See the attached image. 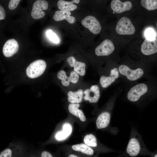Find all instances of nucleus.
Here are the masks:
<instances>
[{
	"mask_svg": "<svg viewBox=\"0 0 157 157\" xmlns=\"http://www.w3.org/2000/svg\"><path fill=\"white\" fill-rule=\"evenodd\" d=\"M47 64L43 60H38L31 63L26 70V75L29 78H34L41 75L45 71Z\"/></svg>",
	"mask_w": 157,
	"mask_h": 157,
	"instance_id": "nucleus-1",
	"label": "nucleus"
},
{
	"mask_svg": "<svg viewBox=\"0 0 157 157\" xmlns=\"http://www.w3.org/2000/svg\"><path fill=\"white\" fill-rule=\"evenodd\" d=\"M115 31L119 35H131L135 33V29L130 19L128 17H123L118 21Z\"/></svg>",
	"mask_w": 157,
	"mask_h": 157,
	"instance_id": "nucleus-2",
	"label": "nucleus"
},
{
	"mask_svg": "<svg viewBox=\"0 0 157 157\" xmlns=\"http://www.w3.org/2000/svg\"><path fill=\"white\" fill-rule=\"evenodd\" d=\"M147 90L148 87L146 84L141 83L137 84L131 88L128 92L127 99L131 102L137 101L147 92Z\"/></svg>",
	"mask_w": 157,
	"mask_h": 157,
	"instance_id": "nucleus-3",
	"label": "nucleus"
},
{
	"mask_svg": "<svg viewBox=\"0 0 157 157\" xmlns=\"http://www.w3.org/2000/svg\"><path fill=\"white\" fill-rule=\"evenodd\" d=\"M119 70L121 74L126 76L128 79L131 81L137 80L144 74V71L141 68L133 70L124 65H120L119 67Z\"/></svg>",
	"mask_w": 157,
	"mask_h": 157,
	"instance_id": "nucleus-4",
	"label": "nucleus"
},
{
	"mask_svg": "<svg viewBox=\"0 0 157 157\" xmlns=\"http://www.w3.org/2000/svg\"><path fill=\"white\" fill-rule=\"evenodd\" d=\"M48 3L46 0H38L34 3L31 12V16L35 19H38L43 17L45 15L43 10L48 9Z\"/></svg>",
	"mask_w": 157,
	"mask_h": 157,
	"instance_id": "nucleus-5",
	"label": "nucleus"
},
{
	"mask_svg": "<svg viewBox=\"0 0 157 157\" xmlns=\"http://www.w3.org/2000/svg\"><path fill=\"white\" fill-rule=\"evenodd\" d=\"M82 25L94 34H98L101 29V25L95 17L88 15L84 18L81 21Z\"/></svg>",
	"mask_w": 157,
	"mask_h": 157,
	"instance_id": "nucleus-6",
	"label": "nucleus"
},
{
	"mask_svg": "<svg viewBox=\"0 0 157 157\" xmlns=\"http://www.w3.org/2000/svg\"><path fill=\"white\" fill-rule=\"evenodd\" d=\"M142 144V142L137 135L132 136L129 139L126 147L127 153L131 157L137 156L140 151Z\"/></svg>",
	"mask_w": 157,
	"mask_h": 157,
	"instance_id": "nucleus-7",
	"label": "nucleus"
},
{
	"mask_svg": "<svg viewBox=\"0 0 157 157\" xmlns=\"http://www.w3.org/2000/svg\"><path fill=\"white\" fill-rule=\"evenodd\" d=\"M57 76L58 78L61 81L62 84L65 87L69 86L70 83H77L79 77V74L74 71H71L68 76L65 72L63 70L58 72Z\"/></svg>",
	"mask_w": 157,
	"mask_h": 157,
	"instance_id": "nucleus-8",
	"label": "nucleus"
},
{
	"mask_svg": "<svg viewBox=\"0 0 157 157\" xmlns=\"http://www.w3.org/2000/svg\"><path fill=\"white\" fill-rule=\"evenodd\" d=\"M114 49L115 46L112 42L106 39L96 47L95 53L98 56H107L112 53Z\"/></svg>",
	"mask_w": 157,
	"mask_h": 157,
	"instance_id": "nucleus-9",
	"label": "nucleus"
},
{
	"mask_svg": "<svg viewBox=\"0 0 157 157\" xmlns=\"http://www.w3.org/2000/svg\"><path fill=\"white\" fill-rule=\"evenodd\" d=\"M83 98L86 101L91 103L97 102L100 98V94L99 88L97 85H92L90 88L83 91Z\"/></svg>",
	"mask_w": 157,
	"mask_h": 157,
	"instance_id": "nucleus-10",
	"label": "nucleus"
},
{
	"mask_svg": "<svg viewBox=\"0 0 157 157\" xmlns=\"http://www.w3.org/2000/svg\"><path fill=\"white\" fill-rule=\"evenodd\" d=\"M26 150L17 146H9L0 152V157H23Z\"/></svg>",
	"mask_w": 157,
	"mask_h": 157,
	"instance_id": "nucleus-11",
	"label": "nucleus"
},
{
	"mask_svg": "<svg viewBox=\"0 0 157 157\" xmlns=\"http://www.w3.org/2000/svg\"><path fill=\"white\" fill-rule=\"evenodd\" d=\"M19 45L17 41L14 39L7 40L3 45V53L6 57L13 56L18 51Z\"/></svg>",
	"mask_w": 157,
	"mask_h": 157,
	"instance_id": "nucleus-12",
	"label": "nucleus"
},
{
	"mask_svg": "<svg viewBox=\"0 0 157 157\" xmlns=\"http://www.w3.org/2000/svg\"><path fill=\"white\" fill-rule=\"evenodd\" d=\"M141 49L142 53L145 55H149L156 53L157 37L152 40L145 39L142 44Z\"/></svg>",
	"mask_w": 157,
	"mask_h": 157,
	"instance_id": "nucleus-13",
	"label": "nucleus"
},
{
	"mask_svg": "<svg viewBox=\"0 0 157 157\" xmlns=\"http://www.w3.org/2000/svg\"><path fill=\"white\" fill-rule=\"evenodd\" d=\"M132 6V3L130 1L122 2L119 0H113L111 3L112 9L117 13H120L130 10Z\"/></svg>",
	"mask_w": 157,
	"mask_h": 157,
	"instance_id": "nucleus-14",
	"label": "nucleus"
},
{
	"mask_svg": "<svg viewBox=\"0 0 157 157\" xmlns=\"http://www.w3.org/2000/svg\"><path fill=\"white\" fill-rule=\"evenodd\" d=\"M69 65L73 68V71L79 75L83 76L85 73L86 65L85 63L77 61L73 56L69 57L67 59Z\"/></svg>",
	"mask_w": 157,
	"mask_h": 157,
	"instance_id": "nucleus-15",
	"label": "nucleus"
},
{
	"mask_svg": "<svg viewBox=\"0 0 157 157\" xmlns=\"http://www.w3.org/2000/svg\"><path fill=\"white\" fill-rule=\"evenodd\" d=\"M119 77L117 69L115 68L111 69L110 75L108 76H101L99 79V82L103 88H106L114 82Z\"/></svg>",
	"mask_w": 157,
	"mask_h": 157,
	"instance_id": "nucleus-16",
	"label": "nucleus"
},
{
	"mask_svg": "<svg viewBox=\"0 0 157 157\" xmlns=\"http://www.w3.org/2000/svg\"><path fill=\"white\" fill-rule=\"evenodd\" d=\"M111 115L110 112L105 111L102 112L98 116L96 120V124L98 129H104L109 124Z\"/></svg>",
	"mask_w": 157,
	"mask_h": 157,
	"instance_id": "nucleus-17",
	"label": "nucleus"
},
{
	"mask_svg": "<svg viewBox=\"0 0 157 157\" xmlns=\"http://www.w3.org/2000/svg\"><path fill=\"white\" fill-rule=\"evenodd\" d=\"M71 13L69 11L58 10L55 12L53 17L57 21L66 20L69 23L72 24L75 22L76 19L74 17L71 16Z\"/></svg>",
	"mask_w": 157,
	"mask_h": 157,
	"instance_id": "nucleus-18",
	"label": "nucleus"
},
{
	"mask_svg": "<svg viewBox=\"0 0 157 157\" xmlns=\"http://www.w3.org/2000/svg\"><path fill=\"white\" fill-rule=\"evenodd\" d=\"M67 100L72 104H79L82 101L84 96L83 91L80 89L73 91H70L67 94Z\"/></svg>",
	"mask_w": 157,
	"mask_h": 157,
	"instance_id": "nucleus-19",
	"label": "nucleus"
},
{
	"mask_svg": "<svg viewBox=\"0 0 157 157\" xmlns=\"http://www.w3.org/2000/svg\"><path fill=\"white\" fill-rule=\"evenodd\" d=\"M80 1L79 0H73L70 1L60 0L58 2L57 6L60 10L69 11H73L77 8V6L74 3L78 4Z\"/></svg>",
	"mask_w": 157,
	"mask_h": 157,
	"instance_id": "nucleus-20",
	"label": "nucleus"
},
{
	"mask_svg": "<svg viewBox=\"0 0 157 157\" xmlns=\"http://www.w3.org/2000/svg\"><path fill=\"white\" fill-rule=\"evenodd\" d=\"M80 105L79 104H70L68 106L69 112L72 115L78 118L82 122H85L86 118L82 110L79 109Z\"/></svg>",
	"mask_w": 157,
	"mask_h": 157,
	"instance_id": "nucleus-21",
	"label": "nucleus"
},
{
	"mask_svg": "<svg viewBox=\"0 0 157 157\" xmlns=\"http://www.w3.org/2000/svg\"><path fill=\"white\" fill-rule=\"evenodd\" d=\"M72 131L71 125L68 123H65L63 126V130L57 133L55 138L58 140H64L71 134Z\"/></svg>",
	"mask_w": 157,
	"mask_h": 157,
	"instance_id": "nucleus-22",
	"label": "nucleus"
},
{
	"mask_svg": "<svg viewBox=\"0 0 157 157\" xmlns=\"http://www.w3.org/2000/svg\"><path fill=\"white\" fill-rule=\"evenodd\" d=\"M73 150L81 152L88 155H92L94 153L93 150L90 147L83 144H74L72 146Z\"/></svg>",
	"mask_w": 157,
	"mask_h": 157,
	"instance_id": "nucleus-23",
	"label": "nucleus"
},
{
	"mask_svg": "<svg viewBox=\"0 0 157 157\" xmlns=\"http://www.w3.org/2000/svg\"><path fill=\"white\" fill-rule=\"evenodd\" d=\"M140 3L142 7L148 10H153L157 9L156 0H141Z\"/></svg>",
	"mask_w": 157,
	"mask_h": 157,
	"instance_id": "nucleus-24",
	"label": "nucleus"
},
{
	"mask_svg": "<svg viewBox=\"0 0 157 157\" xmlns=\"http://www.w3.org/2000/svg\"><path fill=\"white\" fill-rule=\"evenodd\" d=\"M83 141L85 144L90 147H96L97 146V139L96 137L92 134L85 135Z\"/></svg>",
	"mask_w": 157,
	"mask_h": 157,
	"instance_id": "nucleus-25",
	"label": "nucleus"
},
{
	"mask_svg": "<svg viewBox=\"0 0 157 157\" xmlns=\"http://www.w3.org/2000/svg\"><path fill=\"white\" fill-rule=\"evenodd\" d=\"M46 35L49 39L52 42L55 43H58L59 42L58 37L51 30H49L47 31Z\"/></svg>",
	"mask_w": 157,
	"mask_h": 157,
	"instance_id": "nucleus-26",
	"label": "nucleus"
},
{
	"mask_svg": "<svg viewBox=\"0 0 157 157\" xmlns=\"http://www.w3.org/2000/svg\"><path fill=\"white\" fill-rule=\"evenodd\" d=\"M145 35L147 39L150 40H154L156 38L154 31L151 28H148L146 30Z\"/></svg>",
	"mask_w": 157,
	"mask_h": 157,
	"instance_id": "nucleus-27",
	"label": "nucleus"
},
{
	"mask_svg": "<svg viewBox=\"0 0 157 157\" xmlns=\"http://www.w3.org/2000/svg\"><path fill=\"white\" fill-rule=\"evenodd\" d=\"M20 0H11L10 1L8 4L9 8L11 10L15 9L17 7Z\"/></svg>",
	"mask_w": 157,
	"mask_h": 157,
	"instance_id": "nucleus-28",
	"label": "nucleus"
},
{
	"mask_svg": "<svg viewBox=\"0 0 157 157\" xmlns=\"http://www.w3.org/2000/svg\"><path fill=\"white\" fill-rule=\"evenodd\" d=\"M23 157H40L38 153L37 152L27 151L26 150Z\"/></svg>",
	"mask_w": 157,
	"mask_h": 157,
	"instance_id": "nucleus-29",
	"label": "nucleus"
},
{
	"mask_svg": "<svg viewBox=\"0 0 157 157\" xmlns=\"http://www.w3.org/2000/svg\"><path fill=\"white\" fill-rule=\"evenodd\" d=\"M6 12L3 7L0 5V20L4 19L6 17Z\"/></svg>",
	"mask_w": 157,
	"mask_h": 157,
	"instance_id": "nucleus-30",
	"label": "nucleus"
},
{
	"mask_svg": "<svg viewBox=\"0 0 157 157\" xmlns=\"http://www.w3.org/2000/svg\"><path fill=\"white\" fill-rule=\"evenodd\" d=\"M68 157H78L77 156L73 154H70L69 155Z\"/></svg>",
	"mask_w": 157,
	"mask_h": 157,
	"instance_id": "nucleus-31",
	"label": "nucleus"
},
{
	"mask_svg": "<svg viewBox=\"0 0 157 157\" xmlns=\"http://www.w3.org/2000/svg\"><path fill=\"white\" fill-rule=\"evenodd\" d=\"M154 157H157V154H156L155 156H154Z\"/></svg>",
	"mask_w": 157,
	"mask_h": 157,
	"instance_id": "nucleus-32",
	"label": "nucleus"
}]
</instances>
